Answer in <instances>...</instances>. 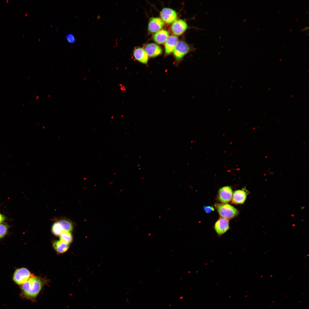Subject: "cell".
<instances>
[{
  "mask_svg": "<svg viewBox=\"0 0 309 309\" xmlns=\"http://www.w3.org/2000/svg\"><path fill=\"white\" fill-rule=\"evenodd\" d=\"M47 282L46 279L35 276L30 278L21 285V297L33 302H35L37 297Z\"/></svg>",
  "mask_w": 309,
  "mask_h": 309,
  "instance_id": "cell-1",
  "label": "cell"
},
{
  "mask_svg": "<svg viewBox=\"0 0 309 309\" xmlns=\"http://www.w3.org/2000/svg\"><path fill=\"white\" fill-rule=\"evenodd\" d=\"M214 206L220 216L228 220L233 218L239 213L236 208L228 204L216 203Z\"/></svg>",
  "mask_w": 309,
  "mask_h": 309,
  "instance_id": "cell-2",
  "label": "cell"
},
{
  "mask_svg": "<svg viewBox=\"0 0 309 309\" xmlns=\"http://www.w3.org/2000/svg\"><path fill=\"white\" fill-rule=\"evenodd\" d=\"M34 276L27 268H21L18 269L15 271L13 279L16 284L21 285L30 278Z\"/></svg>",
  "mask_w": 309,
  "mask_h": 309,
  "instance_id": "cell-3",
  "label": "cell"
},
{
  "mask_svg": "<svg viewBox=\"0 0 309 309\" xmlns=\"http://www.w3.org/2000/svg\"><path fill=\"white\" fill-rule=\"evenodd\" d=\"M191 49L189 46L185 42L178 41L173 50L174 56L177 60H180Z\"/></svg>",
  "mask_w": 309,
  "mask_h": 309,
  "instance_id": "cell-4",
  "label": "cell"
},
{
  "mask_svg": "<svg viewBox=\"0 0 309 309\" xmlns=\"http://www.w3.org/2000/svg\"><path fill=\"white\" fill-rule=\"evenodd\" d=\"M214 228L217 236L220 237L230 228L229 220L220 217L215 223Z\"/></svg>",
  "mask_w": 309,
  "mask_h": 309,
  "instance_id": "cell-5",
  "label": "cell"
},
{
  "mask_svg": "<svg viewBox=\"0 0 309 309\" xmlns=\"http://www.w3.org/2000/svg\"><path fill=\"white\" fill-rule=\"evenodd\" d=\"M233 191L230 186H226L220 188L218 191V198L222 203H227L231 201Z\"/></svg>",
  "mask_w": 309,
  "mask_h": 309,
  "instance_id": "cell-6",
  "label": "cell"
},
{
  "mask_svg": "<svg viewBox=\"0 0 309 309\" xmlns=\"http://www.w3.org/2000/svg\"><path fill=\"white\" fill-rule=\"evenodd\" d=\"M160 15L163 20L168 23L175 21L177 17V13L174 10L167 8H164L162 9Z\"/></svg>",
  "mask_w": 309,
  "mask_h": 309,
  "instance_id": "cell-7",
  "label": "cell"
},
{
  "mask_svg": "<svg viewBox=\"0 0 309 309\" xmlns=\"http://www.w3.org/2000/svg\"><path fill=\"white\" fill-rule=\"evenodd\" d=\"M187 28V24L186 22L181 19H179L174 22L171 27L173 33L177 35H181Z\"/></svg>",
  "mask_w": 309,
  "mask_h": 309,
  "instance_id": "cell-8",
  "label": "cell"
},
{
  "mask_svg": "<svg viewBox=\"0 0 309 309\" xmlns=\"http://www.w3.org/2000/svg\"><path fill=\"white\" fill-rule=\"evenodd\" d=\"M164 25V23L161 19L152 17L149 22L148 29L150 32L154 33L161 29Z\"/></svg>",
  "mask_w": 309,
  "mask_h": 309,
  "instance_id": "cell-9",
  "label": "cell"
},
{
  "mask_svg": "<svg viewBox=\"0 0 309 309\" xmlns=\"http://www.w3.org/2000/svg\"><path fill=\"white\" fill-rule=\"evenodd\" d=\"M144 49L147 55L150 57H156L161 54L162 52L161 47L154 43L146 45L144 46Z\"/></svg>",
  "mask_w": 309,
  "mask_h": 309,
  "instance_id": "cell-10",
  "label": "cell"
},
{
  "mask_svg": "<svg viewBox=\"0 0 309 309\" xmlns=\"http://www.w3.org/2000/svg\"><path fill=\"white\" fill-rule=\"evenodd\" d=\"M133 53V56L136 60L141 63L147 64L148 55L144 49L140 47L135 48Z\"/></svg>",
  "mask_w": 309,
  "mask_h": 309,
  "instance_id": "cell-11",
  "label": "cell"
},
{
  "mask_svg": "<svg viewBox=\"0 0 309 309\" xmlns=\"http://www.w3.org/2000/svg\"><path fill=\"white\" fill-rule=\"evenodd\" d=\"M178 42V38L176 36L169 37L165 43V49L166 54L168 55L173 51Z\"/></svg>",
  "mask_w": 309,
  "mask_h": 309,
  "instance_id": "cell-12",
  "label": "cell"
},
{
  "mask_svg": "<svg viewBox=\"0 0 309 309\" xmlns=\"http://www.w3.org/2000/svg\"><path fill=\"white\" fill-rule=\"evenodd\" d=\"M247 197V193L244 190H238L233 192L232 197V203L233 204H241L245 201Z\"/></svg>",
  "mask_w": 309,
  "mask_h": 309,
  "instance_id": "cell-13",
  "label": "cell"
},
{
  "mask_svg": "<svg viewBox=\"0 0 309 309\" xmlns=\"http://www.w3.org/2000/svg\"><path fill=\"white\" fill-rule=\"evenodd\" d=\"M169 37V33L166 30H162L159 31L153 35L154 40L159 44L164 43Z\"/></svg>",
  "mask_w": 309,
  "mask_h": 309,
  "instance_id": "cell-14",
  "label": "cell"
},
{
  "mask_svg": "<svg viewBox=\"0 0 309 309\" xmlns=\"http://www.w3.org/2000/svg\"><path fill=\"white\" fill-rule=\"evenodd\" d=\"M53 246L55 250L58 252L63 253L68 249L69 244L60 240L54 241Z\"/></svg>",
  "mask_w": 309,
  "mask_h": 309,
  "instance_id": "cell-15",
  "label": "cell"
},
{
  "mask_svg": "<svg viewBox=\"0 0 309 309\" xmlns=\"http://www.w3.org/2000/svg\"><path fill=\"white\" fill-rule=\"evenodd\" d=\"M57 221L60 223L64 230L71 233L73 231L74 225L70 220L65 218H61Z\"/></svg>",
  "mask_w": 309,
  "mask_h": 309,
  "instance_id": "cell-16",
  "label": "cell"
},
{
  "mask_svg": "<svg viewBox=\"0 0 309 309\" xmlns=\"http://www.w3.org/2000/svg\"><path fill=\"white\" fill-rule=\"evenodd\" d=\"M60 240L69 244L72 241V237L71 233L64 230L60 235Z\"/></svg>",
  "mask_w": 309,
  "mask_h": 309,
  "instance_id": "cell-17",
  "label": "cell"
},
{
  "mask_svg": "<svg viewBox=\"0 0 309 309\" xmlns=\"http://www.w3.org/2000/svg\"><path fill=\"white\" fill-rule=\"evenodd\" d=\"M64 229L60 223L55 221L53 224L52 228V233L56 236H60Z\"/></svg>",
  "mask_w": 309,
  "mask_h": 309,
  "instance_id": "cell-18",
  "label": "cell"
},
{
  "mask_svg": "<svg viewBox=\"0 0 309 309\" xmlns=\"http://www.w3.org/2000/svg\"><path fill=\"white\" fill-rule=\"evenodd\" d=\"M9 226L5 223L0 224V238L3 237L7 233Z\"/></svg>",
  "mask_w": 309,
  "mask_h": 309,
  "instance_id": "cell-19",
  "label": "cell"
},
{
  "mask_svg": "<svg viewBox=\"0 0 309 309\" xmlns=\"http://www.w3.org/2000/svg\"><path fill=\"white\" fill-rule=\"evenodd\" d=\"M66 38L67 41L70 44H73L76 41V39L74 35L72 33H69L67 34L66 36Z\"/></svg>",
  "mask_w": 309,
  "mask_h": 309,
  "instance_id": "cell-20",
  "label": "cell"
},
{
  "mask_svg": "<svg viewBox=\"0 0 309 309\" xmlns=\"http://www.w3.org/2000/svg\"><path fill=\"white\" fill-rule=\"evenodd\" d=\"M203 209L204 211L207 213H210L214 210L213 207L210 206H205L203 207Z\"/></svg>",
  "mask_w": 309,
  "mask_h": 309,
  "instance_id": "cell-21",
  "label": "cell"
},
{
  "mask_svg": "<svg viewBox=\"0 0 309 309\" xmlns=\"http://www.w3.org/2000/svg\"><path fill=\"white\" fill-rule=\"evenodd\" d=\"M6 218L5 216L0 212V224L5 221Z\"/></svg>",
  "mask_w": 309,
  "mask_h": 309,
  "instance_id": "cell-22",
  "label": "cell"
},
{
  "mask_svg": "<svg viewBox=\"0 0 309 309\" xmlns=\"http://www.w3.org/2000/svg\"><path fill=\"white\" fill-rule=\"evenodd\" d=\"M308 29H309V27L308 26L306 27L305 28H303V29H302L300 31V32H303V31H305L306 30H308Z\"/></svg>",
  "mask_w": 309,
  "mask_h": 309,
  "instance_id": "cell-23",
  "label": "cell"
},
{
  "mask_svg": "<svg viewBox=\"0 0 309 309\" xmlns=\"http://www.w3.org/2000/svg\"><path fill=\"white\" fill-rule=\"evenodd\" d=\"M309 33L308 32V33H307L306 34V35H307V36H308V35H309Z\"/></svg>",
  "mask_w": 309,
  "mask_h": 309,
  "instance_id": "cell-24",
  "label": "cell"
},
{
  "mask_svg": "<svg viewBox=\"0 0 309 309\" xmlns=\"http://www.w3.org/2000/svg\"><path fill=\"white\" fill-rule=\"evenodd\" d=\"M308 11H306V14H307V13H308Z\"/></svg>",
  "mask_w": 309,
  "mask_h": 309,
  "instance_id": "cell-25",
  "label": "cell"
},
{
  "mask_svg": "<svg viewBox=\"0 0 309 309\" xmlns=\"http://www.w3.org/2000/svg\"><path fill=\"white\" fill-rule=\"evenodd\" d=\"M293 96H294V95H291V96H290V98H291L292 97H293Z\"/></svg>",
  "mask_w": 309,
  "mask_h": 309,
  "instance_id": "cell-26",
  "label": "cell"
},
{
  "mask_svg": "<svg viewBox=\"0 0 309 309\" xmlns=\"http://www.w3.org/2000/svg\"><path fill=\"white\" fill-rule=\"evenodd\" d=\"M282 58H281V59H280V60H279V61H280H280H282Z\"/></svg>",
  "mask_w": 309,
  "mask_h": 309,
  "instance_id": "cell-27",
  "label": "cell"
},
{
  "mask_svg": "<svg viewBox=\"0 0 309 309\" xmlns=\"http://www.w3.org/2000/svg\"><path fill=\"white\" fill-rule=\"evenodd\" d=\"M270 89H271V88H269L268 89V91H269L270 90Z\"/></svg>",
  "mask_w": 309,
  "mask_h": 309,
  "instance_id": "cell-28",
  "label": "cell"
},
{
  "mask_svg": "<svg viewBox=\"0 0 309 309\" xmlns=\"http://www.w3.org/2000/svg\"><path fill=\"white\" fill-rule=\"evenodd\" d=\"M280 11H279L278 12V14H279V13H280Z\"/></svg>",
  "mask_w": 309,
  "mask_h": 309,
  "instance_id": "cell-29",
  "label": "cell"
},
{
  "mask_svg": "<svg viewBox=\"0 0 309 309\" xmlns=\"http://www.w3.org/2000/svg\"><path fill=\"white\" fill-rule=\"evenodd\" d=\"M298 19H299V18H298V19H297L296 20V21H298Z\"/></svg>",
  "mask_w": 309,
  "mask_h": 309,
  "instance_id": "cell-30",
  "label": "cell"
},
{
  "mask_svg": "<svg viewBox=\"0 0 309 309\" xmlns=\"http://www.w3.org/2000/svg\"><path fill=\"white\" fill-rule=\"evenodd\" d=\"M273 64H274V63H273H273H271V65H273Z\"/></svg>",
  "mask_w": 309,
  "mask_h": 309,
  "instance_id": "cell-31",
  "label": "cell"
},
{
  "mask_svg": "<svg viewBox=\"0 0 309 309\" xmlns=\"http://www.w3.org/2000/svg\"><path fill=\"white\" fill-rule=\"evenodd\" d=\"M292 29H290V31H289V32H290L291 31H292Z\"/></svg>",
  "mask_w": 309,
  "mask_h": 309,
  "instance_id": "cell-32",
  "label": "cell"
},
{
  "mask_svg": "<svg viewBox=\"0 0 309 309\" xmlns=\"http://www.w3.org/2000/svg\"><path fill=\"white\" fill-rule=\"evenodd\" d=\"M304 10H305V9H303V10H302V11H304Z\"/></svg>",
  "mask_w": 309,
  "mask_h": 309,
  "instance_id": "cell-33",
  "label": "cell"
},
{
  "mask_svg": "<svg viewBox=\"0 0 309 309\" xmlns=\"http://www.w3.org/2000/svg\"><path fill=\"white\" fill-rule=\"evenodd\" d=\"M299 95V94H297V95H296V96H298Z\"/></svg>",
  "mask_w": 309,
  "mask_h": 309,
  "instance_id": "cell-34",
  "label": "cell"
},
{
  "mask_svg": "<svg viewBox=\"0 0 309 309\" xmlns=\"http://www.w3.org/2000/svg\"><path fill=\"white\" fill-rule=\"evenodd\" d=\"M277 110V109H275V110L274 111H276V110Z\"/></svg>",
  "mask_w": 309,
  "mask_h": 309,
  "instance_id": "cell-35",
  "label": "cell"
},
{
  "mask_svg": "<svg viewBox=\"0 0 309 309\" xmlns=\"http://www.w3.org/2000/svg\"><path fill=\"white\" fill-rule=\"evenodd\" d=\"M309 69H308V71H307V72H309Z\"/></svg>",
  "mask_w": 309,
  "mask_h": 309,
  "instance_id": "cell-36",
  "label": "cell"
},
{
  "mask_svg": "<svg viewBox=\"0 0 309 309\" xmlns=\"http://www.w3.org/2000/svg\"><path fill=\"white\" fill-rule=\"evenodd\" d=\"M296 17V16L295 17L294 19H295Z\"/></svg>",
  "mask_w": 309,
  "mask_h": 309,
  "instance_id": "cell-37",
  "label": "cell"
}]
</instances>
